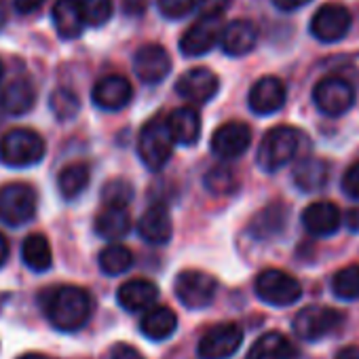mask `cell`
I'll return each mask as SVG.
<instances>
[{
  "label": "cell",
  "mask_w": 359,
  "mask_h": 359,
  "mask_svg": "<svg viewBox=\"0 0 359 359\" xmlns=\"http://www.w3.org/2000/svg\"><path fill=\"white\" fill-rule=\"evenodd\" d=\"M41 304L53 327L60 332H76L85 327L93 315V298L79 285H55L41 294Z\"/></svg>",
  "instance_id": "6da1fadb"
},
{
  "label": "cell",
  "mask_w": 359,
  "mask_h": 359,
  "mask_svg": "<svg viewBox=\"0 0 359 359\" xmlns=\"http://www.w3.org/2000/svg\"><path fill=\"white\" fill-rule=\"evenodd\" d=\"M300 144H302V133L296 127L281 125V127L271 129L260 142L258 156H256L258 167L269 173L285 167L298 156Z\"/></svg>",
  "instance_id": "7a4b0ae2"
},
{
  "label": "cell",
  "mask_w": 359,
  "mask_h": 359,
  "mask_svg": "<svg viewBox=\"0 0 359 359\" xmlns=\"http://www.w3.org/2000/svg\"><path fill=\"white\" fill-rule=\"evenodd\" d=\"M45 156V140L26 127H18L7 131L0 137V163L7 167H32L41 163Z\"/></svg>",
  "instance_id": "3957f363"
},
{
  "label": "cell",
  "mask_w": 359,
  "mask_h": 359,
  "mask_svg": "<svg viewBox=\"0 0 359 359\" xmlns=\"http://www.w3.org/2000/svg\"><path fill=\"white\" fill-rule=\"evenodd\" d=\"M173 144L175 142L169 133L167 121L156 116L142 127L137 135V154L148 169L158 171L169 163L173 154Z\"/></svg>",
  "instance_id": "277c9868"
},
{
  "label": "cell",
  "mask_w": 359,
  "mask_h": 359,
  "mask_svg": "<svg viewBox=\"0 0 359 359\" xmlns=\"http://www.w3.org/2000/svg\"><path fill=\"white\" fill-rule=\"evenodd\" d=\"M256 296L271 306H290L302 298V285L296 277L279 269H266L256 277Z\"/></svg>",
  "instance_id": "5b68a950"
},
{
  "label": "cell",
  "mask_w": 359,
  "mask_h": 359,
  "mask_svg": "<svg viewBox=\"0 0 359 359\" xmlns=\"http://www.w3.org/2000/svg\"><path fill=\"white\" fill-rule=\"evenodd\" d=\"M173 290L187 309L199 311L214 302L218 294V279L203 271H182L175 277Z\"/></svg>",
  "instance_id": "8992f818"
},
{
  "label": "cell",
  "mask_w": 359,
  "mask_h": 359,
  "mask_svg": "<svg viewBox=\"0 0 359 359\" xmlns=\"http://www.w3.org/2000/svg\"><path fill=\"white\" fill-rule=\"evenodd\" d=\"M36 214V195L28 184H7L0 189V222L24 226Z\"/></svg>",
  "instance_id": "52a82bcc"
},
{
  "label": "cell",
  "mask_w": 359,
  "mask_h": 359,
  "mask_svg": "<svg viewBox=\"0 0 359 359\" xmlns=\"http://www.w3.org/2000/svg\"><path fill=\"white\" fill-rule=\"evenodd\" d=\"M344 315L330 306L311 304L294 317V332L304 342H317L342 323Z\"/></svg>",
  "instance_id": "ba28073f"
},
{
  "label": "cell",
  "mask_w": 359,
  "mask_h": 359,
  "mask_svg": "<svg viewBox=\"0 0 359 359\" xmlns=\"http://www.w3.org/2000/svg\"><path fill=\"white\" fill-rule=\"evenodd\" d=\"M313 102L325 116H342L355 104V89L348 81L338 76L321 79L313 89Z\"/></svg>",
  "instance_id": "9c48e42d"
},
{
  "label": "cell",
  "mask_w": 359,
  "mask_h": 359,
  "mask_svg": "<svg viewBox=\"0 0 359 359\" xmlns=\"http://www.w3.org/2000/svg\"><path fill=\"white\" fill-rule=\"evenodd\" d=\"M243 342V330L237 323H218L210 327L199 340L197 353L201 359H229Z\"/></svg>",
  "instance_id": "30bf717a"
},
{
  "label": "cell",
  "mask_w": 359,
  "mask_h": 359,
  "mask_svg": "<svg viewBox=\"0 0 359 359\" xmlns=\"http://www.w3.org/2000/svg\"><path fill=\"white\" fill-rule=\"evenodd\" d=\"M351 30V13L340 3H327L311 20V34L321 43H336Z\"/></svg>",
  "instance_id": "8fae6325"
},
{
  "label": "cell",
  "mask_w": 359,
  "mask_h": 359,
  "mask_svg": "<svg viewBox=\"0 0 359 359\" xmlns=\"http://www.w3.org/2000/svg\"><path fill=\"white\" fill-rule=\"evenodd\" d=\"M222 34V15H201L180 41V51L189 57L205 55Z\"/></svg>",
  "instance_id": "7c38bea8"
},
{
  "label": "cell",
  "mask_w": 359,
  "mask_h": 359,
  "mask_svg": "<svg viewBox=\"0 0 359 359\" xmlns=\"http://www.w3.org/2000/svg\"><path fill=\"white\" fill-rule=\"evenodd\" d=\"M252 144V129L241 121H231L218 127L212 135V152L220 158H237Z\"/></svg>",
  "instance_id": "4fadbf2b"
},
{
  "label": "cell",
  "mask_w": 359,
  "mask_h": 359,
  "mask_svg": "<svg viewBox=\"0 0 359 359\" xmlns=\"http://www.w3.org/2000/svg\"><path fill=\"white\" fill-rule=\"evenodd\" d=\"M133 70L146 85H156L171 72V57L161 45H144L133 57Z\"/></svg>",
  "instance_id": "5bb4252c"
},
{
  "label": "cell",
  "mask_w": 359,
  "mask_h": 359,
  "mask_svg": "<svg viewBox=\"0 0 359 359\" xmlns=\"http://www.w3.org/2000/svg\"><path fill=\"white\" fill-rule=\"evenodd\" d=\"M220 89L218 76L210 68H193L177 79L175 91L193 104L210 102Z\"/></svg>",
  "instance_id": "9a60e30c"
},
{
  "label": "cell",
  "mask_w": 359,
  "mask_h": 359,
  "mask_svg": "<svg viewBox=\"0 0 359 359\" xmlns=\"http://www.w3.org/2000/svg\"><path fill=\"white\" fill-rule=\"evenodd\" d=\"M91 97H93V104L102 110H121L125 108L131 97H133V87L131 83L121 76V74H108L104 79H100L91 91Z\"/></svg>",
  "instance_id": "2e32d148"
},
{
  "label": "cell",
  "mask_w": 359,
  "mask_h": 359,
  "mask_svg": "<svg viewBox=\"0 0 359 359\" xmlns=\"http://www.w3.org/2000/svg\"><path fill=\"white\" fill-rule=\"evenodd\" d=\"M285 97H287V91H285V85L281 83V79L262 76L250 89L248 102H250L252 112L266 116V114H275L277 110H281L285 104Z\"/></svg>",
  "instance_id": "e0dca14e"
},
{
  "label": "cell",
  "mask_w": 359,
  "mask_h": 359,
  "mask_svg": "<svg viewBox=\"0 0 359 359\" xmlns=\"http://www.w3.org/2000/svg\"><path fill=\"white\" fill-rule=\"evenodd\" d=\"M302 224L313 237H332L342 224V214L334 203L317 201L302 212Z\"/></svg>",
  "instance_id": "ac0fdd59"
},
{
  "label": "cell",
  "mask_w": 359,
  "mask_h": 359,
  "mask_svg": "<svg viewBox=\"0 0 359 359\" xmlns=\"http://www.w3.org/2000/svg\"><path fill=\"white\" fill-rule=\"evenodd\" d=\"M156 298H158V287L150 279H142V277L125 281L116 292L118 304L129 313L148 311L156 302Z\"/></svg>",
  "instance_id": "d6986e66"
},
{
  "label": "cell",
  "mask_w": 359,
  "mask_h": 359,
  "mask_svg": "<svg viewBox=\"0 0 359 359\" xmlns=\"http://www.w3.org/2000/svg\"><path fill=\"white\" fill-rule=\"evenodd\" d=\"M220 41H222V49L226 55L241 57V55H248L256 47L258 28L250 20H235L222 30Z\"/></svg>",
  "instance_id": "ffe728a7"
},
{
  "label": "cell",
  "mask_w": 359,
  "mask_h": 359,
  "mask_svg": "<svg viewBox=\"0 0 359 359\" xmlns=\"http://www.w3.org/2000/svg\"><path fill=\"white\" fill-rule=\"evenodd\" d=\"M173 233V224H171V216L165 208L161 205H152L148 208L140 220H137V235L152 245H163L171 239Z\"/></svg>",
  "instance_id": "44dd1931"
},
{
  "label": "cell",
  "mask_w": 359,
  "mask_h": 359,
  "mask_svg": "<svg viewBox=\"0 0 359 359\" xmlns=\"http://www.w3.org/2000/svg\"><path fill=\"white\" fill-rule=\"evenodd\" d=\"M36 102V89L30 81L18 79L0 89V110L11 116H22L32 110Z\"/></svg>",
  "instance_id": "7402d4cb"
},
{
  "label": "cell",
  "mask_w": 359,
  "mask_h": 359,
  "mask_svg": "<svg viewBox=\"0 0 359 359\" xmlns=\"http://www.w3.org/2000/svg\"><path fill=\"white\" fill-rule=\"evenodd\" d=\"M165 121H167L169 133L175 144H182V146L197 144V140L201 135V116L195 108H191V106L175 108Z\"/></svg>",
  "instance_id": "603a6c76"
},
{
  "label": "cell",
  "mask_w": 359,
  "mask_h": 359,
  "mask_svg": "<svg viewBox=\"0 0 359 359\" xmlns=\"http://www.w3.org/2000/svg\"><path fill=\"white\" fill-rule=\"evenodd\" d=\"M292 180L302 193H317L330 180V163L319 156H306L294 167Z\"/></svg>",
  "instance_id": "cb8c5ba5"
},
{
  "label": "cell",
  "mask_w": 359,
  "mask_h": 359,
  "mask_svg": "<svg viewBox=\"0 0 359 359\" xmlns=\"http://www.w3.org/2000/svg\"><path fill=\"white\" fill-rule=\"evenodd\" d=\"M177 327V315L169 306H150L142 321H140V332L154 342H161L169 338Z\"/></svg>",
  "instance_id": "d4e9b609"
},
{
  "label": "cell",
  "mask_w": 359,
  "mask_h": 359,
  "mask_svg": "<svg viewBox=\"0 0 359 359\" xmlns=\"http://www.w3.org/2000/svg\"><path fill=\"white\" fill-rule=\"evenodd\" d=\"M53 24L62 39H79L87 26L79 7V0H57L53 7Z\"/></svg>",
  "instance_id": "484cf974"
},
{
  "label": "cell",
  "mask_w": 359,
  "mask_h": 359,
  "mask_svg": "<svg viewBox=\"0 0 359 359\" xmlns=\"http://www.w3.org/2000/svg\"><path fill=\"white\" fill-rule=\"evenodd\" d=\"M93 229L102 239L116 241L131 231V216L123 208H102V212L95 216Z\"/></svg>",
  "instance_id": "4316f807"
},
{
  "label": "cell",
  "mask_w": 359,
  "mask_h": 359,
  "mask_svg": "<svg viewBox=\"0 0 359 359\" xmlns=\"http://www.w3.org/2000/svg\"><path fill=\"white\" fill-rule=\"evenodd\" d=\"M296 351L281 332L262 334L250 348L248 359H294Z\"/></svg>",
  "instance_id": "83f0119b"
},
{
  "label": "cell",
  "mask_w": 359,
  "mask_h": 359,
  "mask_svg": "<svg viewBox=\"0 0 359 359\" xmlns=\"http://www.w3.org/2000/svg\"><path fill=\"white\" fill-rule=\"evenodd\" d=\"M22 258H24L26 266L32 269L34 273L49 271L53 264V254H51V245H49L47 237L41 233L28 235L22 243Z\"/></svg>",
  "instance_id": "f1b7e54d"
},
{
  "label": "cell",
  "mask_w": 359,
  "mask_h": 359,
  "mask_svg": "<svg viewBox=\"0 0 359 359\" xmlns=\"http://www.w3.org/2000/svg\"><path fill=\"white\" fill-rule=\"evenodd\" d=\"M89 180H91V171L85 163H70L66 165L60 175H57V189L60 195L66 201L76 199L87 187H89Z\"/></svg>",
  "instance_id": "f546056e"
},
{
  "label": "cell",
  "mask_w": 359,
  "mask_h": 359,
  "mask_svg": "<svg viewBox=\"0 0 359 359\" xmlns=\"http://www.w3.org/2000/svg\"><path fill=\"white\" fill-rule=\"evenodd\" d=\"M97 262H100L102 273H106L110 277H116V275L127 273L133 266V254L125 245L112 243V245H108V248H104L100 252Z\"/></svg>",
  "instance_id": "4dcf8cb0"
},
{
  "label": "cell",
  "mask_w": 359,
  "mask_h": 359,
  "mask_svg": "<svg viewBox=\"0 0 359 359\" xmlns=\"http://www.w3.org/2000/svg\"><path fill=\"white\" fill-rule=\"evenodd\" d=\"M332 292L340 300H357L359 298V264L340 269L332 279Z\"/></svg>",
  "instance_id": "1f68e13d"
},
{
  "label": "cell",
  "mask_w": 359,
  "mask_h": 359,
  "mask_svg": "<svg viewBox=\"0 0 359 359\" xmlns=\"http://www.w3.org/2000/svg\"><path fill=\"white\" fill-rule=\"evenodd\" d=\"M49 106H51V112L55 114V118L60 121H72L79 110H81V100L74 91L70 89H55L49 97Z\"/></svg>",
  "instance_id": "d6a6232c"
},
{
  "label": "cell",
  "mask_w": 359,
  "mask_h": 359,
  "mask_svg": "<svg viewBox=\"0 0 359 359\" xmlns=\"http://www.w3.org/2000/svg\"><path fill=\"white\" fill-rule=\"evenodd\" d=\"M203 182H205L208 191L214 193V195H231V193H235L239 180H237V173L231 167L220 165V167H212L208 171Z\"/></svg>",
  "instance_id": "836d02e7"
},
{
  "label": "cell",
  "mask_w": 359,
  "mask_h": 359,
  "mask_svg": "<svg viewBox=\"0 0 359 359\" xmlns=\"http://www.w3.org/2000/svg\"><path fill=\"white\" fill-rule=\"evenodd\" d=\"M133 199V189L127 180H110V182L104 184V191H102V201H104V208H123L127 210V205L131 203Z\"/></svg>",
  "instance_id": "e575fe53"
},
{
  "label": "cell",
  "mask_w": 359,
  "mask_h": 359,
  "mask_svg": "<svg viewBox=\"0 0 359 359\" xmlns=\"http://www.w3.org/2000/svg\"><path fill=\"white\" fill-rule=\"evenodd\" d=\"M285 218H287L285 208H283V205H281V208H279V205H273V208L264 210V212L254 220L252 231H254L256 235H260V237H266V235H271V233L281 231L283 224H285Z\"/></svg>",
  "instance_id": "d590c367"
},
{
  "label": "cell",
  "mask_w": 359,
  "mask_h": 359,
  "mask_svg": "<svg viewBox=\"0 0 359 359\" xmlns=\"http://www.w3.org/2000/svg\"><path fill=\"white\" fill-rule=\"evenodd\" d=\"M79 7L89 26H102L112 15V0H79Z\"/></svg>",
  "instance_id": "8d00e7d4"
},
{
  "label": "cell",
  "mask_w": 359,
  "mask_h": 359,
  "mask_svg": "<svg viewBox=\"0 0 359 359\" xmlns=\"http://www.w3.org/2000/svg\"><path fill=\"white\" fill-rule=\"evenodd\" d=\"M161 13L169 20H180L193 11L197 0H156Z\"/></svg>",
  "instance_id": "74e56055"
},
{
  "label": "cell",
  "mask_w": 359,
  "mask_h": 359,
  "mask_svg": "<svg viewBox=\"0 0 359 359\" xmlns=\"http://www.w3.org/2000/svg\"><path fill=\"white\" fill-rule=\"evenodd\" d=\"M342 191H344L351 199L359 201V161L353 163V165L344 171V175H342Z\"/></svg>",
  "instance_id": "f35d334b"
},
{
  "label": "cell",
  "mask_w": 359,
  "mask_h": 359,
  "mask_svg": "<svg viewBox=\"0 0 359 359\" xmlns=\"http://www.w3.org/2000/svg\"><path fill=\"white\" fill-rule=\"evenodd\" d=\"M201 15H222L224 9L231 5V0H197Z\"/></svg>",
  "instance_id": "ab89813d"
},
{
  "label": "cell",
  "mask_w": 359,
  "mask_h": 359,
  "mask_svg": "<svg viewBox=\"0 0 359 359\" xmlns=\"http://www.w3.org/2000/svg\"><path fill=\"white\" fill-rule=\"evenodd\" d=\"M110 359H144V357L131 344H116L110 353Z\"/></svg>",
  "instance_id": "60d3db41"
},
{
  "label": "cell",
  "mask_w": 359,
  "mask_h": 359,
  "mask_svg": "<svg viewBox=\"0 0 359 359\" xmlns=\"http://www.w3.org/2000/svg\"><path fill=\"white\" fill-rule=\"evenodd\" d=\"M311 0H273V5L279 9V11H296V9H300V7H304V5H309Z\"/></svg>",
  "instance_id": "b9f144b4"
},
{
  "label": "cell",
  "mask_w": 359,
  "mask_h": 359,
  "mask_svg": "<svg viewBox=\"0 0 359 359\" xmlns=\"http://www.w3.org/2000/svg\"><path fill=\"white\" fill-rule=\"evenodd\" d=\"M43 3H45V0H15V9L20 13H24V15H30L36 9H41Z\"/></svg>",
  "instance_id": "7bdbcfd3"
},
{
  "label": "cell",
  "mask_w": 359,
  "mask_h": 359,
  "mask_svg": "<svg viewBox=\"0 0 359 359\" xmlns=\"http://www.w3.org/2000/svg\"><path fill=\"white\" fill-rule=\"evenodd\" d=\"M344 224H346V229H348V231L359 233V208H353V210H348V212H346V216H344Z\"/></svg>",
  "instance_id": "ee69618b"
},
{
  "label": "cell",
  "mask_w": 359,
  "mask_h": 359,
  "mask_svg": "<svg viewBox=\"0 0 359 359\" xmlns=\"http://www.w3.org/2000/svg\"><path fill=\"white\" fill-rule=\"evenodd\" d=\"M336 359H359V344L344 346L342 351H338Z\"/></svg>",
  "instance_id": "f6af8a7d"
},
{
  "label": "cell",
  "mask_w": 359,
  "mask_h": 359,
  "mask_svg": "<svg viewBox=\"0 0 359 359\" xmlns=\"http://www.w3.org/2000/svg\"><path fill=\"white\" fill-rule=\"evenodd\" d=\"M7 258H9V241L3 233H0V269L7 264Z\"/></svg>",
  "instance_id": "bcb514c9"
},
{
  "label": "cell",
  "mask_w": 359,
  "mask_h": 359,
  "mask_svg": "<svg viewBox=\"0 0 359 359\" xmlns=\"http://www.w3.org/2000/svg\"><path fill=\"white\" fill-rule=\"evenodd\" d=\"M5 22H7V11H5V5L0 3V28L5 26Z\"/></svg>",
  "instance_id": "7dc6e473"
},
{
  "label": "cell",
  "mask_w": 359,
  "mask_h": 359,
  "mask_svg": "<svg viewBox=\"0 0 359 359\" xmlns=\"http://www.w3.org/2000/svg\"><path fill=\"white\" fill-rule=\"evenodd\" d=\"M20 359H45L43 355H34V353H30V355H24V357H20Z\"/></svg>",
  "instance_id": "c3c4849f"
},
{
  "label": "cell",
  "mask_w": 359,
  "mask_h": 359,
  "mask_svg": "<svg viewBox=\"0 0 359 359\" xmlns=\"http://www.w3.org/2000/svg\"><path fill=\"white\" fill-rule=\"evenodd\" d=\"M3 74H5V66H3V62H0V81H3Z\"/></svg>",
  "instance_id": "681fc988"
}]
</instances>
